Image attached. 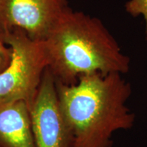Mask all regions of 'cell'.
Here are the masks:
<instances>
[{"instance_id":"cell-8","label":"cell","mask_w":147,"mask_h":147,"mask_svg":"<svg viewBox=\"0 0 147 147\" xmlns=\"http://www.w3.org/2000/svg\"><path fill=\"white\" fill-rule=\"evenodd\" d=\"M11 49L2 41L0 37V73L8 65L11 59Z\"/></svg>"},{"instance_id":"cell-2","label":"cell","mask_w":147,"mask_h":147,"mask_svg":"<svg viewBox=\"0 0 147 147\" xmlns=\"http://www.w3.org/2000/svg\"><path fill=\"white\" fill-rule=\"evenodd\" d=\"M56 82L72 85L82 75L124 74L130 59L98 18L69 8L43 40Z\"/></svg>"},{"instance_id":"cell-7","label":"cell","mask_w":147,"mask_h":147,"mask_svg":"<svg viewBox=\"0 0 147 147\" xmlns=\"http://www.w3.org/2000/svg\"><path fill=\"white\" fill-rule=\"evenodd\" d=\"M127 13L133 17L142 15L145 21V34L147 38V0H129L125 4Z\"/></svg>"},{"instance_id":"cell-5","label":"cell","mask_w":147,"mask_h":147,"mask_svg":"<svg viewBox=\"0 0 147 147\" xmlns=\"http://www.w3.org/2000/svg\"><path fill=\"white\" fill-rule=\"evenodd\" d=\"M35 147H71V138L61 112L56 81L50 69L29 107Z\"/></svg>"},{"instance_id":"cell-3","label":"cell","mask_w":147,"mask_h":147,"mask_svg":"<svg viewBox=\"0 0 147 147\" xmlns=\"http://www.w3.org/2000/svg\"><path fill=\"white\" fill-rule=\"evenodd\" d=\"M11 49L8 65L0 73V99L32 104L50 59L44 41L33 40L19 29L0 32Z\"/></svg>"},{"instance_id":"cell-1","label":"cell","mask_w":147,"mask_h":147,"mask_svg":"<svg viewBox=\"0 0 147 147\" xmlns=\"http://www.w3.org/2000/svg\"><path fill=\"white\" fill-rule=\"evenodd\" d=\"M121 75H82L72 85L56 82L71 147H113L116 131L133 127L135 114L127 106L131 87Z\"/></svg>"},{"instance_id":"cell-4","label":"cell","mask_w":147,"mask_h":147,"mask_svg":"<svg viewBox=\"0 0 147 147\" xmlns=\"http://www.w3.org/2000/svg\"><path fill=\"white\" fill-rule=\"evenodd\" d=\"M68 8L67 0H0V32L19 29L43 41Z\"/></svg>"},{"instance_id":"cell-6","label":"cell","mask_w":147,"mask_h":147,"mask_svg":"<svg viewBox=\"0 0 147 147\" xmlns=\"http://www.w3.org/2000/svg\"><path fill=\"white\" fill-rule=\"evenodd\" d=\"M0 147H35L30 110L24 101L0 99Z\"/></svg>"}]
</instances>
